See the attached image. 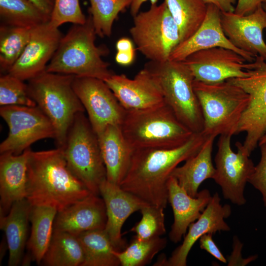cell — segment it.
<instances>
[{"instance_id": "44", "label": "cell", "mask_w": 266, "mask_h": 266, "mask_svg": "<svg viewBox=\"0 0 266 266\" xmlns=\"http://www.w3.org/2000/svg\"><path fill=\"white\" fill-rule=\"evenodd\" d=\"M38 7H39L44 13L51 17L52 12L54 0H28Z\"/></svg>"}, {"instance_id": "34", "label": "cell", "mask_w": 266, "mask_h": 266, "mask_svg": "<svg viewBox=\"0 0 266 266\" xmlns=\"http://www.w3.org/2000/svg\"><path fill=\"white\" fill-rule=\"evenodd\" d=\"M166 244V239L160 236L147 240L134 237L123 250L116 251L115 254L122 266H143L150 263Z\"/></svg>"}, {"instance_id": "30", "label": "cell", "mask_w": 266, "mask_h": 266, "mask_svg": "<svg viewBox=\"0 0 266 266\" xmlns=\"http://www.w3.org/2000/svg\"><path fill=\"white\" fill-rule=\"evenodd\" d=\"M164 2L178 28L180 42L190 37L205 19L207 5L202 0H164Z\"/></svg>"}, {"instance_id": "14", "label": "cell", "mask_w": 266, "mask_h": 266, "mask_svg": "<svg viewBox=\"0 0 266 266\" xmlns=\"http://www.w3.org/2000/svg\"><path fill=\"white\" fill-rule=\"evenodd\" d=\"M183 62L190 70L194 80L206 83H215L231 78L249 75L255 60L248 62L231 49L214 47L195 52Z\"/></svg>"}, {"instance_id": "28", "label": "cell", "mask_w": 266, "mask_h": 266, "mask_svg": "<svg viewBox=\"0 0 266 266\" xmlns=\"http://www.w3.org/2000/svg\"><path fill=\"white\" fill-rule=\"evenodd\" d=\"M84 253L82 266H118L120 262L104 229L83 232L77 236Z\"/></svg>"}, {"instance_id": "40", "label": "cell", "mask_w": 266, "mask_h": 266, "mask_svg": "<svg viewBox=\"0 0 266 266\" xmlns=\"http://www.w3.org/2000/svg\"><path fill=\"white\" fill-rule=\"evenodd\" d=\"M266 2V0H237L234 12L239 15L252 13Z\"/></svg>"}, {"instance_id": "48", "label": "cell", "mask_w": 266, "mask_h": 266, "mask_svg": "<svg viewBox=\"0 0 266 266\" xmlns=\"http://www.w3.org/2000/svg\"><path fill=\"white\" fill-rule=\"evenodd\" d=\"M263 8H264V9L265 10V11H266V2L265 3H264L263 4Z\"/></svg>"}, {"instance_id": "39", "label": "cell", "mask_w": 266, "mask_h": 266, "mask_svg": "<svg viewBox=\"0 0 266 266\" xmlns=\"http://www.w3.org/2000/svg\"><path fill=\"white\" fill-rule=\"evenodd\" d=\"M212 233H206L199 239L200 246L219 261L226 264L227 259L219 250L212 238Z\"/></svg>"}, {"instance_id": "25", "label": "cell", "mask_w": 266, "mask_h": 266, "mask_svg": "<svg viewBox=\"0 0 266 266\" xmlns=\"http://www.w3.org/2000/svg\"><path fill=\"white\" fill-rule=\"evenodd\" d=\"M32 206L29 200L24 199L14 202L5 215L0 214V228L5 235L9 266H17L22 262L28 241V227Z\"/></svg>"}, {"instance_id": "26", "label": "cell", "mask_w": 266, "mask_h": 266, "mask_svg": "<svg viewBox=\"0 0 266 266\" xmlns=\"http://www.w3.org/2000/svg\"><path fill=\"white\" fill-rule=\"evenodd\" d=\"M215 137L209 136L200 150L187 159L185 164L176 167L171 176L192 197L198 194V189L205 180L213 178L215 167L212 161V152Z\"/></svg>"}, {"instance_id": "5", "label": "cell", "mask_w": 266, "mask_h": 266, "mask_svg": "<svg viewBox=\"0 0 266 266\" xmlns=\"http://www.w3.org/2000/svg\"><path fill=\"white\" fill-rule=\"evenodd\" d=\"M74 75L46 70L28 81V91L36 105L50 119L56 131L57 147L66 143L76 114L85 109L72 86Z\"/></svg>"}, {"instance_id": "23", "label": "cell", "mask_w": 266, "mask_h": 266, "mask_svg": "<svg viewBox=\"0 0 266 266\" xmlns=\"http://www.w3.org/2000/svg\"><path fill=\"white\" fill-rule=\"evenodd\" d=\"M31 148L19 155L3 153L0 156V214L5 215L12 204L26 199L27 163Z\"/></svg>"}, {"instance_id": "27", "label": "cell", "mask_w": 266, "mask_h": 266, "mask_svg": "<svg viewBox=\"0 0 266 266\" xmlns=\"http://www.w3.org/2000/svg\"><path fill=\"white\" fill-rule=\"evenodd\" d=\"M57 212L56 208L50 206H32L30 214L31 232L27 243L30 261L41 264L51 240Z\"/></svg>"}, {"instance_id": "17", "label": "cell", "mask_w": 266, "mask_h": 266, "mask_svg": "<svg viewBox=\"0 0 266 266\" xmlns=\"http://www.w3.org/2000/svg\"><path fill=\"white\" fill-rule=\"evenodd\" d=\"M220 201L218 193H215L199 218L189 226L182 243L173 251L168 259L162 256L155 265L186 266L191 249L201 236L230 231V228L224 219L231 215V208L228 204H221Z\"/></svg>"}, {"instance_id": "36", "label": "cell", "mask_w": 266, "mask_h": 266, "mask_svg": "<svg viewBox=\"0 0 266 266\" xmlns=\"http://www.w3.org/2000/svg\"><path fill=\"white\" fill-rule=\"evenodd\" d=\"M0 105L34 106L36 104L29 95L27 84L6 73L0 77Z\"/></svg>"}, {"instance_id": "15", "label": "cell", "mask_w": 266, "mask_h": 266, "mask_svg": "<svg viewBox=\"0 0 266 266\" xmlns=\"http://www.w3.org/2000/svg\"><path fill=\"white\" fill-rule=\"evenodd\" d=\"M63 35L50 21L33 28L23 52L7 73L25 81L45 71Z\"/></svg>"}, {"instance_id": "11", "label": "cell", "mask_w": 266, "mask_h": 266, "mask_svg": "<svg viewBox=\"0 0 266 266\" xmlns=\"http://www.w3.org/2000/svg\"><path fill=\"white\" fill-rule=\"evenodd\" d=\"M249 75L230 79L249 96L248 105L240 121L237 133H246L242 146L250 155L266 132V61L257 56Z\"/></svg>"}, {"instance_id": "43", "label": "cell", "mask_w": 266, "mask_h": 266, "mask_svg": "<svg viewBox=\"0 0 266 266\" xmlns=\"http://www.w3.org/2000/svg\"><path fill=\"white\" fill-rule=\"evenodd\" d=\"M135 50L129 51H117L115 60L116 62L122 66L131 65L135 58Z\"/></svg>"}, {"instance_id": "1", "label": "cell", "mask_w": 266, "mask_h": 266, "mask_svg": "<svg viewBox=\"0 0 266 266\" xmlns=\"http://www.w3.org/2000/svg\"><path fill=\"white\" fill-rule=\"evenodd\" d=\"M208 137L202 133H194L176 148L134 149L120 187L150 204L165 208L168 202L167 182L172 171L195 155Z\"/></svg>"}, {"instance_id": "46", "label": "cell", "mask_w": 266, "mask_h": 266, "mask_svg": "<svg viewBox=\"0 0 266 266\" xmlns=\"http://www.w3.org/2000/svg\"><path fill=\"white\" fill-rule=\"evenodd\" d=\"M148 0L150 1L151 5L157 4L158 1V0H132L130 7L131 14L133 17L139 13L142 4Z\"/></svg>"}, {"instance_id": "47", "label": "cell", "mask_w": 266, "mask_h": 266, "mask_svg": "<svg viewBox=\"0 0 266 266\" xmlns=\"http://www.w3.org/2000/svg\"><path fill=\"white\" fill-rule=\"evenodd\" d=\"M258 145L259 146H260L262 145H266V132L263 135V136L261 137V138L260 139L258 143Z\"/></svg>"}, {"instance_id": "35", "label": "cell", "mask_w": 266, "mask_h": 266, "mask_svg": "<svg viewBox=\"0 0 266 266\" xmlns=\"http://www.w3.org/2000/svg\"><path fill=\"white\" fill-rule=\"evenodd\" d=\"M164 208L148 204L141 210L142 217L130 230L134 237L147 240L164 234L166 232Z\"/></svg>"}, {"instance_id": "19", "label": "cell", "mask_w": 266, "mask_h": 266, "mask_svg": "<svg viewBox=\"0 0 266 266\" xmlns=\"http://www.w3.org/2000/svg\"><path fill=\"white\" fill-rule=\"evenodd\" d=\"M207 5L206 14L200 27L190 37L175 47L169 60L181 62L195 52L223 47L234 51L248 62H253L256 56L235 47L225 35L221 24L220 9L214 5Z\"/></svg>"}, {"instance_id": "12", "label": "cell", "mask_w": 266, "mask_h": 266, "mask_svg": "<svg viewBox=\"0 0 266 266\" xmlns=\"http://www.w3.org/2000/svg\"><path fill=\"white\" fill-rule=\"evenodd\" d=\"M231 137L230 135H221L219 138L213 179L221 188L225 199L235 204L242 205L246 201L244 188L255 166L250 156L243 150L241 143L236 142V153L233 151Z\"/></svg>"}, {"instance_id": "42", "label": "cell", "mask_w": 266, "mask_h": 266, "mask_svg": "<svg viewBox=\"0 0 266 266\" xmlns=\"http://www.w3.org/2000/svg\"><path fill=\"white\" fill-rule=\"evenodd\" d=\"M206 4L216 6L221 12H234L237 0H202Z\"/></svg>"}, {"instance_id": "9", "label": "cell", "mask_w": 266, "mask_h": 266, "mask_svg": "<svg viewBox=\"0 0 266 266\" xmlns=\"http://www.w3.org/2000/svg\"><path fill=\"white\" fill-rule=\"evenodd\" d=\"M130 33L137 49L150 61L164 62L180 42L178 28L164 1L133 17Z\"/></svg>"}, {"instance_id": "45", "label": "cell", "mask_w": 266, "mask_h": 266, "mask_svg": "<svg viewBox=\"0 0 266 266\" xmlns=\"http://www.w3.org/2000/svg\"><path fill=\"white\" fill-rule=\"evenodd\" d=\"M117 51H129L135 50L132 41L127 37H122L116 42Z\"/></svg>"}, {"instance_id": "2", "label": "cell", "mask_w": 266, "mask_h": 266, "mask_svg": "<svg viewBox=\"0 0 266 266\" xmlns=\"http://www.w3.org/2000/svg\"><path fill=\"white\" fill-rule=\"evenodd\" d=\"M91 192L71 171L61 148L30 151L27 197L32 205L54 207L58 211Z\"/></svg>"}, {"instance_id": "37", "label": "cell", "mask_w": 266, "mask_h": 266, "mask_svg": "<svg viewBox=\"0 0 266 266\" xmlns=\"http://www.w3.org/2000/svg\"><path fill=\"white\" fill-rule=\"evenodd\" d=\"M87 18L83 13L79 0H54V7L50 22L55 27L71 23L83 24Z\"/></svg>"}, {"instance_id": "24", "label": "cell", "mask_w": 266, "mask_h": 266, "mask_svg": "<svg viewBox=\"0 0 266 266\" xmlns=\"http://www.w3.org/2000/svg\"><path fill=\"white\" fill-rule=\"evenodd\" d=\"M98 137L107 180L120 185L129 168L134 149L126 140L120 126L108 125Z\"/></svg>"}, {"instance_id": "16", "label": "cell", "mask_w": 266, "mask_h": 266, "mask_svg": "<svg viewBox=\"0 0 266 266\" xmlns=\"http://www.w3.org/2000/svg\"><path fill=\"white\" fill-rule=\"evenodd\" d=\"M104 81L126 110L146 109L165 102L158 82L144 67L133 79L114 73Z\"/></svg>"}, {"instance_id": "18", "label": "cell", "mask_w": 266, "mask_h": 266, "mask_svg": "<svg viewBox=\"0 0 266 266\" xmlns=\"http://www.w3.org/2000/svg\"><path fill=\"white\" fill-rule=\"evenodd\" d=\"M221 21L225 35L235 47L266 61V43L263 37L266 11L262 5L244 15L221 12Z\"/></svg>"}, {"instance_id": "31", "label": "cell", "mask_w": 266, "mask_h": 266, "mask_svg": "<svg viewBox=\"0 0 266 266\" xmlns=\"http://www.w3.org/2000/svg\"><path fill=\"white\" fill-rule=\"evenodd\" d=\"M0 23L33 28L50 21V17L28 0H0Z\"/></svg>"}, {"instance_id": "13", "label": "cell", "mask_w": 266, "mask_h": 266, "mask_svg": "<svg viewBox=\"0 0 266 266\" xmlns=\"http://www.w3.org/2000/svg\"><path fill=\"white\" fill-rule=\"evenodd\" d=\"M72 86L97 134L110 125H122L126 110L103 80L74 76Z\"/></svg>"}, {"instance_id": "33", "label": "cell", "mask_w": 266, "mask_h": 266, "mask_svg": "<svg viewBox=\"0 0 266 266\" xmlns=\"http://www.w3.org/2000/svg\"><path fill=\"white\" fill-rule=\"evenodd\" d=\"M89 15L97 35L110 37L119 14L130 7L132 0H89Z\"/></svg>"}, {"instance_id": "8", "label": "cell", "mask_w": 266, "mask_h": 266, "mask_svg": "<svg viewBox=\"0 0 266 266\" xmlns=\"http://www.w3.org/2000/svg\"><path fill=\"white\" fill-rule=\"evenodd\" d=\"M76 115L61 148L72 173L91 192L100 195V188L106 179L98 137L84 114Z\"/></svg>"}, {"instance_id": "3", "label": "cell", "mask_w": 266, "mask_h": 266, "mask_svg": "<svg viewBox=\"0 0 266 266\" xmlns=\"http://www.w3.org/2000/svg\"><path fill=\"white\" fill-rule=\"evenodd\" d=\"M96 36L90 15L84 24H73L62 37L46 71L104 81L110 77L115 73L102 59L109 49L105 45H96Z\"/></svg>"}, {"instance_id": "29", "label": "cell", "mask_w": 266, "mask_h": 266, "mask_svg": "<svg viewBox=\"0 0 266 266\" xmlns=\"http://www.w3.org/2000/svg\"><path fill=\"white\" fill-rule=\"evenodd\" d=\"M83 262V251L77 236L53 231L41 263L47 266H82Z\"/></svg>"}, {"instance_id": "22", "label": "cell", "mask_w": 266, "mask_h": 266, "mask_svg": "<svg viewBox=\"0 0 266 266\" xmlns=\"http://www.w3.org/2000/svg\"><path fill=\"white\" fill-rule=\"evenodd\" d=\"M168 201L172 207L174 221L169 233L170 240L179 242L185 234L191 224L200 216L210 201L212 196L207 189L192 197L170 176L167 182Z\"/></svg>"}, {"instance_id": "20", "label": "cell", "mask_w": 266, "mask_h": 266, "mask_svg": "<svg viewBox=\"0 0 266 266\" xmlns=\"http://www.w3.org/2000/svg\"><path fill=\"white\" fill-rule=\"evenodd\" d=\"M100 194L106 211L104 230L117 251H121L127 246L121 232L124 223L132 214L150 204L107 179L100 185Z\"/></svg>"}, {"instance_id": "32", "label": "cell", "mask_w": 266, "mask_h": 266, "mask_svg": "<svg viewBox=\"0 0 266 266\" xmlns=\"http://www.w3.org/2000/svg\"><path fill=\"white\" fill-rule=\"evenodd\" d=\"M33 28L12 26L0 23L1 72L7 73L20 57L30 39Z\"/></svg>"}, {"instance_id": "10", "label": "cell", "mask_w": 266, "mask_h": 266, "mask_svg": "<svg viewBox=\"0 0 266 266\" xmlns=\"http://www.w3.org/2000/svg\"><path fill=\"white\" fill-rule=\"evenodd\" d=\"M0 115L7 124V137L0 144V153H22L40 139H55V129L48 117L37 105H6Z\"/></svg>"}, {"instance_id": "41", "label": "cell", "mask_w": 266, "mask_h": 266, "mask_svg": "<svg viewBox=\"0 0 266 266\" xmlns=\"http://www.w3.org/2000/svg\"><path fill=\"white\" fill-rule=\"evenodd\" d=\"M233 242V250L230 257L228 266H243L246 265L247 264L245 262L241 260V250L243 245L241 243L236 237H235Z\"/></svg>"}, {"instance_id": "7", "label": "cell", "mask_w": 266, "mask_h": 266, "mask_svg": "<svg viewBox=\"0 0 266 266\" xmlns=\"http://www.w3.org/2000/svg\"><path fill=\"white\" fill-rule=\"evenodd\" d=\"M147 68L158 82L164 101L179 120L194 133H201L203 118L195 93L194 78L183 62L167 60L164 62L149 61Z\"/></svg>"}, {"instance_id": "4", "label": "cell", "mask_w": 266, "mask_h": 266, "mask_svg": "<svg viewBox=\"0 0 266 266\" xmlns=\"http://www.w3.org/2000/svg\"><path fill=\"white\" fill-rule=\"evenodd\" d=\"M121 128L134 150L176 148L187 142L194 133L179 120L165 102L146 109L126 110Z\"/></svg>"}, {"instance_id": "6", "label": "cell", "mask_w": 266, "mask_h": 266, "mask_svg": "<svg viewBox=\"0 0 266 266\" xmlns=\"http://www.w3.org/2000/svg\"><path fill=\"white\" fill-rule=\"evenodd\" d=\"M194 89L203 118L201 132L207 136L236 134L250 98L230 79L215 83L194 80Z\"/></svg>"}, {"instance_id": "38", "label": "cell", "mask_w": 266, "mask_h": 266, "mask_svg": "<svg viewBox=\"0 0 266 266\" xmlns=\"http://www.w3.org/2000/svg\"><path fill=\"white\" fill-rule=\"evenodd\" d=\"M261 158L259 164L255 166L254 171L248 182L257 189L262 195L264 206H266V145L259 146Z\"/></svg>"}, {"instance_id": "21", "label": "cell", "mask_w": 266, "mask_h": 266, "mask_svg": "<svg viewBox=\"0 0 266 266\" xmlns=\"http://www.w3.org/2000/svg\"><path fill=\"white\" fill-rule=\"evenodd\" d=\"M107 221L102 198L91 194L57 212L53 231L67 232L75 236L88 231L104 229Z\"/></svg>"}]
</instances>
